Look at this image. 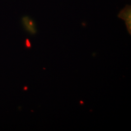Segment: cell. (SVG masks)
<instances>
[{
	"label": "cell",
	"instance_id": "cell-1",
	"mask_svg": "<svg viewBox=\"0 0 131 131\" xmlns=\"http://www.w3.org/2000/svg\"><path fill=\"white\" fill-rule=\"evenodd\" d=\"M131 5L126 6L121 10L118 15V17L125 21L127 30L131 35Z\"/></svg>",
	"mask_w": 131,
	"mask_h": 131
}]
</instances>
